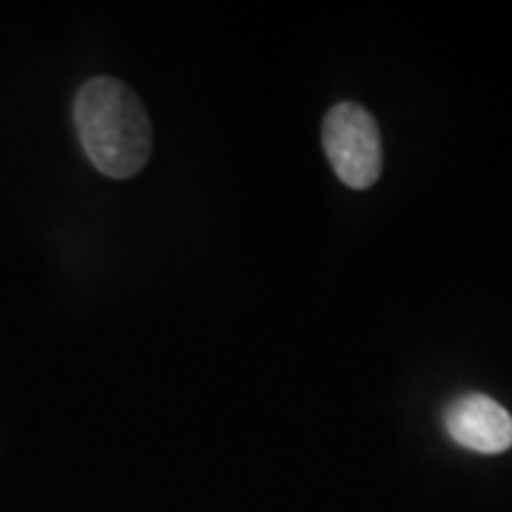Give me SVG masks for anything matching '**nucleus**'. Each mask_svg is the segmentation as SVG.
I'll use <instances>...</instances> for the list:
<instances>
[{"mask_svg": "<svg viewBox=\"0 0 512 512\" xmlns=\"http://www.w3.org/2000/svg\"><path fill=\"white\" fill-rule=\"evenodd\" d=\"M323 150L339 181L368 190L382 174V136L373 114L356 102H339L325 114Z\"/></svg>", "mask_w": 512, "mask_h": 512, "instance_id": "f03ea898", "label": "nucleus"}, {"mask_svg": "<svg viewBox=\"0 0 512 512\" xmlns=\"http://www.w3.org/2000/svg\"><path fill=\"white\" fill-rule=\"evenodd\" d=\"M81 145L100 174L128 178L152 155V124L143 102L112 76L86 81L74 100Z\"/></svg>", "mask_w": 512, "mask_h": 512, "instance_id": "f257e3e1", "label": "nucleus"}, {"mask_svg": "<svg viewBox=\"0 0 512 512\" xmlns=\"http://www.w3.org/2000/svg\"><path fill=\"white\" fill-rule=\"evenodd\" d=\"M448 437L475 453H503L512 446V415L484 394L458 396L444 413Z\"/></svg>", "mask_w": 512, "mask_h": 512, "instance_id": "7ed1b4c3", "label": "nucleus"}]
</instances>
